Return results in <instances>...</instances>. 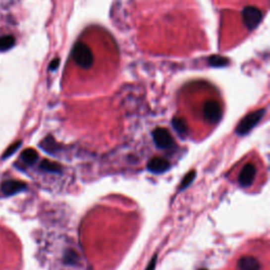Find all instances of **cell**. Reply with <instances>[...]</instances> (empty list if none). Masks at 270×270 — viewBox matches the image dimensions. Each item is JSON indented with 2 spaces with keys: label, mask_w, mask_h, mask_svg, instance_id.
Wrapping results in <instances>:
<instances>
[{
  "label": "cell",
  "mask_w": 270,
  "mask_h": 270,
  "mask_svg": "<svg viewBox=\"0 0 270 270\" xmlns=\"http://www.w3.org/2000/svg\"><path fill=\"white\" fill-rule=\"evenodd\" d=\"M208 63L211 65V67L222 68L229 63V59L227 58V57H224V56L212 55L208 58Z\"/></svg>",
  "instance_id": "obj_10"
},
{
  "label": "cell",
  "mask_w": 270,
  "mask_h": 270,
  "mask_svg": "<svg viewBox=\"0 0 270 270\" xmlns=\"http://www.w3.org/2000/svg\"><path fill=\"white\" fill-rule=\"evenodd\" d=\"M72 57L80 68L89 69L93 64V53L86 44L77 43L72 49Z\"/></svg>",
  "instance_id": "obj_1"
},
{
  "label": "cell",
  "mask_w": 270,
  "mask_h": 270,
  "mask_svg": "<svg viewBox=\"0 0 270 270\" xmlns=\"http://www.w3.org/2000/svg\"><path fill=\"white\" fill-rule=\"evenodd\" d=\"M157 261H158V256L155 255L152 260L150 261V263L148 265V267L146 268V270H154L155 269V265H157Z\"/></svg>",
  "instance_id": "obj_18"
},
{
  "label": "cell",
  "mask_w": 270,
  "mask_h": 270,
  "mask_svg": "<svg viewBox=\"0 0 270 270\" xmlns=\"http://www.w3.org/2000/svg\"><path fill=\"white\" fill-rule=\"evenodd\" d=\"M204 117L211 124H216L222 117V109L217 102L209 101L204 106Z\"/></svg>",
  "instance_id": "obj_5"
},
{
  "label": "cell",
  "mask_w": 270,
  "mask_h": 270,
  "mask_svg": "<svg viewBox=\"0 0 270 270\" xmlns=\"http://www.w3.org/2000/svg\"><path fill=\"white\" fill-rule=\"evenodd\" d=\"M59 63H60V60H59V58H55L51 63H50V70L51 71H54V70H56L57 68H58V65H59Z\"/></svg>",
  "instance_id": "obj_19"
},
{
  "label": "cell",
  "mask_w": 270,
  "mask_h": 270,
  "mask_svg": "<svg viewBox=\"0 0 270 270\" xmlns=\"http://www.w3.org/2000/svg\"><path fill=\"white\" fill-rule=\"evenodd\" d=\"M21 144H22L21 142H17V143H15L14 145L10 146V147H9V149H7V150H6V152L3 154V159L9 158L11 154H13V153H14L16 150H17V149L19 148V147L21 146Z\"/></svg>",
  "instance_id": "obj_17"
},
{
  "label": "cell",
  "mask_w": 270,
  "mask_h": 270,
  "mask_svg": "<svg viewBox=\"0 0 270 270\" xmlns=\"http://www.w3.org/2000/svg\"><path fill=\"white\" fill-rule=\"evenodd\" d=\"M194 178H195V171H191V172L189 174H187L184 177L181 186H179V190H183V189H185L186 187L189 186L192 183V181H193Z\"/></svg>",
  "instance_id": "obj_16"
},
{
  "label": "cell",
  "mask_w": 270,
  "mask_h": 270,
  "mask_svg": "<svg viewBox=\"0 0 270 270\" xmlns=\"http://www.w3.org/2000/svg\"><path fill=\"white\" fill-rule=\"evenodd\" d=\"M172 126L178 133L185 134L187 132V124H186V121L183 118L174 117L173 120H172Z\"/></svg>",
  "instance_id": "obj_13"
},
{
  "label": "cell",
  "mask_w": 270,
  "mask_h": 270,
  "mask_svg": "<svg viewBox=\"0 0 270 270\" xmlns=\"http://www.w3.org/2000/svg\"><path fill=\"white\" fill-rule=\"evenodd\" d=\"M54 145H55V142L53 138L51 136L47 137L46 140L44 141V143H42V146L44 147V149L46 151H48L49 153H54Z\"/></svg>",
  "instance_id": "obj_15"
},
{
  "label": "cell",
  "mask_w": 270,
  "mask_h": 270,
  "mask_svg": "<svg viewBox=\"0 0 270 270\" xmlns=\"http://www.w3.org/2000/svg\"><path fill=\"white\" fill-rule=\"evenodd\" d=\"M170 163L163 158H154L148 162V170L152 173H162L169 169Z\"/></svg>",
  "instance_id": "obj_8"
},
{
  "label": "cell",
  "mask_w": 270,
  "mask_h": 270,
  "mask_svg": "<svg viewBox=\"0 0 270 270\" xmlns=\"http://www.w3.org/2000/svg\"><path fill=\"white\" fill-rule=\"evenodd\" d=\"M21 159L27 165H33L38 159V153L34 149H27L21 153Z\"/></svg>",
  "instance_id": "obj_11"
},
{
  "label": "cell",
  "mask_w": 270,
  "mask_h": 270,
  "mask_svg": "<svg viewBox=\"0 0 270 270\" xmlns=\"http://www.w3.org/2000/svg\"><path fill=\"white\" fill-rule=\"evenodd\" d=\"M40 167H42L46 171H49V172H59V171H60V166L59 165H57V163L52 162L48 161V160L43 161Z\"/></svg>",
  "instance_id": "obj_14"
},
{
  "label": "cell",
  "mask_w": 270,
  "mask_h": 270,
  "mask_svg": "<svg viewBox=\"0 0 270 270\" xmlns=\"http://www.w3.org/2000/svg\"><path fill=\"white\" fill-rule=\"evenodd\" d=\"M265 112H266L265 109H260L255 112L249 113L248 115H246L241 120L239 126L236 127L235 132L239 135H245L249 133L251 129L255 128L259 124V121L263 118Z\"/></svg>",
  "instance_id": "obj_2"
},
{
  "label": "cell",
  "mask_w": 270,
  "mask_h": 270,
  "mask_svg": "<svg viewBox=\"0 0 270 270\" xmlns=\"http://www.w3.org/2000/svg\"><path fill=\"white\" fill-rule=\"evenodd\" d=\"M15 45V38L11 35L0 37V51H7Z\"/></svg>",
  "instance_id": "obj_12"
},
{
  "label": "cell",
  "mask_w": 270,
  "mask_h": 270,
  "mask_svg": "<svg viewBox=\"0 0 270 270\" xmlns=\"http://www.w3.org/2000/svg\"><path fill=\"white\" fill-rule=\"evenodd\" d=\"M239 268L240 270H260L261 264L260 262L253 257H243L239 260Z\"/></svg>",
  "instance_id": "obj_9"
},
{
  "label": "cell",
  "mask_w": 270,
  "mask_h": 270,
  "mask_svg": "<svg viewBox=\"0 0 270 270\" xmlns=\"http://www.w3.org/2000/svg\"><path fill=\"white\" fill-rule=\"evenodd\" d=\"M256 167L252 163H246L239 175V183L242 187H249L252 185L253 179L256 176Z\"/></svg>",
  "instance_id": "obj_6"
},
{
  "label": "cell",
  "mask_w": 270,
  "mask_h": 270,
  "mask_svg": "<svg viewBox=\"0 0 270 270\" xmlns=\"http://www.w3.org/2000/svg\"><path fill=\"white\" fill-rule=\"evenodd\" d=\"M153 140L160 149H169L174 144L173 137L168 130L163 128H158L153 131Z\"/></svg>",
  "instance_id": "obj_4"
},
{
  "label": "cell",
  "mask_w": 270,
  "mask_h": 270,
  "mask_svg": "<svg viewBox=\"0 0 270 270\" xmlns=\"http://www.w3.org/2000/svg\"><path fill=\"white\" fill-rule=\"evenodd\" d=\"M26 189H27V184L20 181H12V179H10V181L3 182L1 185L2 192L7 196L14 195L18 192L24 191Z\"/></svg>",
  "instance_id": "obj_7"
},
{
  "label": "cell",
  "mask_w": 270,
  "mask_h": 270,
  "mask_svg": "<svg viewBox=\"0 0 270 270\" xmlns=\"http://www.w3.org/2000/svg\"><path fill=\"white\" fill-rule=\"evenodd\" d=\"M200 270H207V269H200Z\"/></svg>",
  "instance_id": "obj_20"
},
{
  "label": "cell",
  "mask_w": 270,
  "mask_h": 270,
  "mask_svg": "<svg viewBox=\"0 0 270 270\" xmlns=\"http://www.w3.org/2000/svg\"><path fill=\"white\" fill-rule=\"evenodd\" d=\"M262 12L256 6H246L242 12L244 24L249 30L256 29L262 20Z\"/></svg>",
  "instance_id": "obj_3"
}]
</instances>
